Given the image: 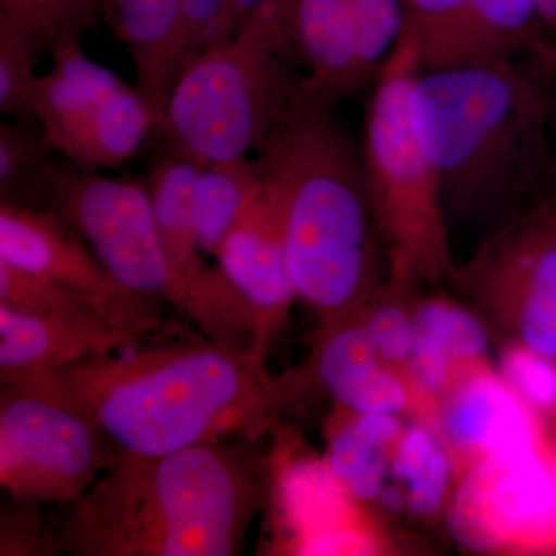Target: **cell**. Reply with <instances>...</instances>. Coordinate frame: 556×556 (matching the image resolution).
Masks as SVG:
<instances>
[{"label": "cell", "mask_w": 556, "mask_h": 556, "mask_svg": "<svg viewBox=\"0 0 556 556\" xmlns=\"http://www.w3.org/2000/svg\"><path fill=\"white\" fill-rule=\"evenodd\" d=\"M336 112L306 91L252 159L298 299L321 328L356 313L390 280L361 142L339 126Z\"/></svg>", "instance_id": "cell-1"}, {"label": "cell", "mask_w": 556, "mask_h": 556, "mask_svg": "<svg viewBox=\"0 0 556 556\" xmlns=\"http://www.w3.org/2000/svg\"><path fill=\"white\" fill-rule=\"evenodd\" d=\"M551 67L518 58L417 73L409 109L448 223L495 229L546 192Z\"/></svg>", "instance_id": "cell-2"}, {"label": "cell", "mask_w": 556, "mask_h": 556, "mask_svg": "<svg viewBox=\"0 0 556 556\" xmlns=\"http://www.w3.org/2000/svg\"><path fill=\"white\" fill-rule=\"evenodd\" d=\"M17 380L86 412L115 452L144 457L254 439L280 402L263 362L211 340L130 348Z\"/></svg>", "instance_id": "cell-3"}, {"label": "cell", "mask_w": 556, "mask_h": 556, "mask_svg": "<svg viewBox=\"0 0 556 556\" xmlns=\"http://www.w3.org/2000/svg\"><path fill=\"white\" fill-rule=\"evenodd\" d=\"M265 501L248 441H219L163 456L113 453L58 530L76 556H233Z\"/></svg>", "instance_id": "cell-4"}, {"label": "cell", "mask_w": 556, "mask_h": 556, "mask_svg": "<svg viewBox=\"0 0 556 556\" xmlns=\"http://www.w3.org/2000/svg\"><path fill=\"white\" fill-rule=\"evenodd\" d=\"M278 0L229 38L212 43L179 76L161 130L167 152L200 166L251 159L306 93Z\"/></svg>", "instance_id": "cell-5"}, {"label": "cell", "mask_w": 556, "mask_h": 556, "mask_svg": "<svg viewBox=\"0 0 556 556\" xmlns=\"http://www.w3.org/2000/svg\"><path fill=\"white\" fill-rule=\"evenodd\" d=\"M417 73L412 51L397 46L369 89L362 156L390 278L453 281L447 214L409 109Z\"/></svg>", "instance_id": "cell-6"}, {"label": "cell", "mask_w": 556, "mask_h": 556, "mask_svg": "<svg viewBox=\"0 0 556 556\" xmlns=\"http://www.w3.org/2000/svg\"><path fill=\"white\" fill-rule=\"evenodd\" d=\"M212 258L190 283L179 311L211 342L265 361L299 299L280 225L263 189Z\"/></svg>", "instance_id": "cell-7"}, {"label": "cell", "mask_w": 556, "mask_h": 556, "mask_svg": "<svg viewBox=\"0 0 556 556\" xmlns=\"http://www.w3.org/2000/svg\"><path fill=\"white\" fill-rule=\"evenodd\" d=\"M115 448L86 412L28 380L0 391V485L24 506H72Z\"/></svg>", "instance_id": "cell-8"}, {"label": "cell", "mask_w": 556, "mask_h": 556, "mask_svg": "<svg viewBox=\"0 0 556 556\" xmlns=\"http://www.w3.org/2000/svg\"><path fill=\"white\" fill-rule=\"evenodd\" d=\"M453 283L514 343L556 364V208L546 197L489 230Z\"/></svg>", "instance_id": "cell-9"}, {"label": "cell", "mask_w": 556, "mask_h": 556, "mask_svg": "<svg viewBox=\"0 0 556 556\" xmlns=\"http://www.w3.org/2000/svg\"><path fill=\"white\" fill-rule=\"evenodd\" d=\"M50 211L86 241L121 288L174 305V285L146 182L68 167Z\"/></svg>", "instance_id": "cell-10"}, {"label": "cell", "mask_w": 556, "mask_h": 556, "mask_svg": "<svg viewBox=\"0 0 556 556\" xmlns=\"http://www.w3.org/2000/svg\"><path fill=\"white\" fill-rule=\"evenodd\" d=\"M445 519L467 551H526L556 533V466L540 445L478 460L457 475Z\"/></svg>", "instance_id": "cell-11"}, {"label": "cell", "mask_w": 556, "mask_h": 556, "mask_svg": "<svg viewBox=\"0 0 556 556\" xmlns=\"http://www.w3.org/2000/svg\"><path fill=\"white\" fill-rule=\"evenodd\" d=\"M397 46L415 56L419 73L536 58L548 67L556 47L536 0H402Z\"/></svg>", "instance_id": "cell-12"}, {"label": "cell", "mask_w": 556, "mask_h": 556, "mask_svg": "<svg viewBox=\"0 0 556 556\" xmlns=\"http://www.w3.org/2000/svg\"><path fill=\"white\" fill-rule=\"evenodd\" d=\"M0 260L54 281L100 306L110 324L144 336L160 331V303L121 288L86 241L50 208L0 203Z\"/></svg>", "instance_id": "cell-13"}, {"label": "cell", "mask_w": 556, "mask_h": 556, "mask_svg": "<svg viewBox=\"0 0 556 556\" xmlns=\"http://www.w3.org/2000/svg\"><path fill=\"white\" fill-rule=\"evenodd\" d=\"M431 424L447 444L457 473L485 457L515 455L540 445L532 408L489 365L441 399Z\"/></svg>", "instance_id": "cell-14"}, {"label": "cell", "mask_w": 556, "mask_h": 556, "mask_svg": "<svg viewBox=\"0 0 556 556\" xmlns=\"http://www.w3.org/2000/svg\"><path fill=\"white\" fill-rule=\"evenodd\" d=\"M311 371L336 405L354 415L402 416L415 399L407 376L383 358L356 314L321 328Z\"/></svg>", "instance_id": "cell-15"}, {"label": "cell", "mask_w": 556, "mask_h": 556, "mask_svg": "<svg viewBox=\"0 0 556 556\" xmlns=\"http://www.w3.org/2000/svg\"><path fill=\"white\" fill-rule=\"evenodd\" d=\"M408 382L413 394L437 408L441 399L485 367L490 332L473 311L447 298L416 300Z\"/></svg>", "instance_id": "cell-16"}, {"label": "cell", "mask_w": 556, "mask_h": 556, "mask_svg": "<svg viewBox=\"0 0 556 556\" xmlns=\"http://www.w3.org/2000/svg\"><path fill=\"white\" fill-rule=\"evenodd\" d=\"M278 9L314 98L339 109L367 89L358 70L351 0H278Z\"/></svg>", "instance_id": "cell-17"}, {"label": "cell", "mask_w": 556, "mask_h": 556, "mask_svg": "<svg viewBox=\"0 0 556 556\" xmlns=\"http://www.w3.org/2000/svg\"><path fill=\"white\" fill-rule=\"evenodd\" d=\"M141 342V336L124 329L86 327L0 305V382L130 350Z\"/></svg>", "instance_id": "cell-18"}, {"label": "cell", "mask_w": 556, "mask_h": 556, "mask_svg": "<svg viewBox=\"0 0 556 556\" xmlns=\"http://www.w3.org/2000/svg\"><path fill=\"white\" fill-rule=\"evenodd\" d=\"M101 10L129 53L135 87L164 115L181 75L182 0H102Z\"/></svg>", "instance_id": "cell-19"}, {"label": "cell", "mask_w": 556, "mask_h": 556, "mask_svg": "<svg viewBox=\"0 0 556 556\" xmlns=\"http://www.w3.org/2000/svg\"><path fill=\"white\" fill-rule=\"evenodd\" d=\"M163 126V113L137 87L124 84L50 144L79 169H116Z\"/></svg>", "instance_id": "cell-20"}, {"label": "cell", "mask_w": 556, "mask_h": 556, "mask_svg": "<svg viewBox=\"0 0 556 556\" xmlns=\"http://www.w3.org/2000/svg\"><path fill=\"white\" fill-rule=\"evenodd\" d=\"M457 481V467L437 427L405 426L391 459L390 484L379 504L420 519L445 514Z\"/></svg>", "instance_id": "cell-21"}, {"label": "cell", "mask_w": 556, "mask_h": 556, "mask_svg": "<svg viewBox=\"0 0 556 556\" xmlns=\"http://www.w3.org/2000/svg\"><path fill=\"white\" fill-rule=\"evenodd\" d=\"M405 424L396 415H354L339 408L329 427L327 467L361 506L379 504Z\"/></svg>", "instance_id": "cell-22"}, {"label": "cell", "mask_w": 556, "mask_h": 556, "mask_svg": "<svg viewBox=\"0 0 556 556\" xmlns=\"http://www.w3.org/2000/svg\"><path fill=\"white\" fill-rule=\"evenodd\" d=\"M200 167L193 161L167 152L146 182L170 269L174 306L178 309L190 283L206 266L193 212V189Z\"/></svg>", "instance_id": "cell-23"}, {"label": "cell", "mask_w": 556, "mask_h": 556, "mask_svg": "<svg viewBox=\"0 0 556 556\" xmlns=\"http://www.w3.org/2000/svg\"><path fill=\"white\" fill-rule=\"evenodd\" d=\"M70 166L38 124H0V203L50 208Z\"/></svg>", "instance_id": "cell-24"}, {"label": "cell", "mask_w": 556, "mask_h": 556, "mask_svg": "<svg viewBox=\"0 0 556 556\" xmlns=\"http://www.w3.org/2000/svg\"><path fill=\"white\" fill-rule=\"evenodd\" d=\"M260 192L262 182L252 159L200 167L193 189V212L204 257H214Z\"/></svg>", "instance_id": "cell-25"}, {"label": "cell", "mask_w": 556, "mask_h": 556, "mask_svg": "<svg viewBox=\"0 0 556 556\" xmlns=\"http://www.w3.org/2000/svg\"><path fill=\"white\" fill-rule=\"evenodd\" d=\"M50 43L20 22L0 16V112L11 121L38 124L35 97L40 58Z\"/></svg>", "instance_id": "cell-26"}, {"label": "cell", "mask_w": 556, "mask_h": 556, "mask_svg": "<svg viewBox=\"0 0 556 556\" xmlns=\"http://www.w3.org/2000/svg\"><path fill=\"white\" fill-rule=\"evenodd\" d=\"M0 305L38 314L62 318L86 327L105 328L110 324L97 303L78 292L47 280V278L27 273L0 260Z\"/></svg>", "instance_id": "cell-27"}, {"label": "cell", "mask_w": 556, "mask_h": 556, "mask_svg": "<svg viewBox=\"0 0 556 556\" xmlns=\"http://www.w3.org/2000/svg\"><path fill=\"white\" fill-rule=\"evenodd\" d=\"M100 11V0H0V16L38 33L50 47L61 36L90 30Z\"/></svg>", "instance_id": "cell-28"}, {"label": "cell", "mask_w": 556, "mask_h": 556, "mask_svg": "<svg viewBox=\"0 0 556 556\" xmlns=\"http://www.w3.org/2000/svg\"><path fill=\"white\" fill-rule=\"evenodd\" d=\"M556 364L511 342L500 357L496 371L527 407H547L556 397Z\"/></svg>", "instance_id": "cell-29"}, {"label": "cell", "mask_w": 556, "mask_h": 556, "mask_svg": "<svg viewBox=\"0 0 556 556\" xmlns=\"http://www.w3.org/2000/svg\"><path fill=\"white\" fill-rule=\"evenodd\" d=\"M228 7L229 0H182L181 75L219 38Z\"/></svg>", "instance_id": "cell-30"}, {"label": "cell", "mask_w": 556, "mask_h": 556, "mask_svg": "<svg viewBox=\"0 0 556 556\" xmlns=\"http://www.w3.org/2000/svg\"><path fill=\"white\" fill-rule=\"evenodd\" d=\"M269 2L270 0H229L228 13H226L225 24H223L217 40L232 36L244 22L251 20L260 9L268 5Z\"/></svg>", "instance_id": "cell-31"}, {"label": "cell", "mask_w": 556, "mask_h": 556, "mask_svg": "<svg viewBox=\"0 0 556 556\" xmlns=\"http://www.w3.org/2000/svg\"><path fill=\"white\" fill-rule=\"evenodd\" d=\"M536 5L544 30L556 47V0H536Z\"/></svg>", "instance_id": "cell-32"}, {"label": "cell", "mask_w": 556, "mask_h": 556, "mask_svg": "<svg viewBox=\"0 0 556 556\" xmlns=\"http://www.w3.org/2000/svg\"><path fill=\"white\" fill-rule=\"evenodd\" d=\"M548 102H551L552 130L556 144V62L548 73Z\"/></svg>", "instance_id": "cell-33"}, {"label": "cell", "mask_w": 556, "mask_h": 556, "mask_svg": "<svg viewBox=\"0 0 556 556\" xmlns=\"http://www.w3.org/2000/svg\"><path fill=\"white\" fill-rule=\"evenodd\" d=\"M544 197L551 201L552 206L556 208V159L554 167H552L551 177H548L546 192Z\"/></svg>", "instance_id": "cell-34"}]
</instances>
